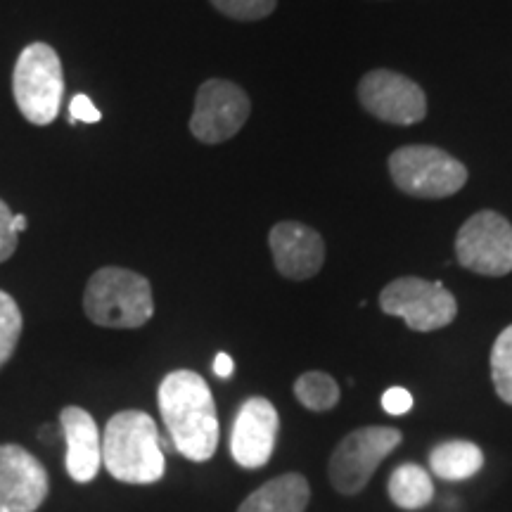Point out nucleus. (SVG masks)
Instances as JSON below:
<instances>
[{
  "label": "nucleus",
  "instance_id": "nucleus-25",
  "mask_svg": "<svg viewBox=\"0 0 512 512\" xmlns=\"http://www.w3.org/2000/svg\"><path fill=\"white\" fill-rule=\"evenodd\" d=\"M214 373L221 377V380H226V377H230L235 373V361L230 358L228 354H216L214 358Z\"/></svg>",
  "mask_w": 512,
  "mask_h": 512
},
{
  "label": "nucleus",
  "instance_id": "nucleus-23",
  "mask_svg": "<svg viewBox=\"0 0 512 512\" xmlns=\"http://www.w3.org/2000/svg\"><path fill=\"white\" fill-rule=\"evenodd\" d=\"M382 408L389 415H406L413 408V396L408 389L392 387L382 394Z\"/></svg>",
  "mask_w": 512,
  "mask_h": 512
},
{
  "label": "nucleus",
  "instance_id": "nucleus-11",
  "mask_svg": "<svg viewBox=\"0 0 512 512\" xmlns=\"http://www.w3.org/2000/svg\"><path fill=\"white\" fill-rule=\"evenodd\" d=\"M280 418L264 396H252L240 406L230 427V456L245 470H259L273 456Z\"/></svg>",
  "mask_w": 512,
  "mask_h": 512
},
{
  "label": "nucleus",
  "instance_id": "nucleus-22",
  "mask_svg": "<svg viewBox=\"0 0 512 512\" xmlns=\"http://www.w3.org/2000/svg\"><path fill=\"white\" fill-rule=\"evenodd\" d=\"M12 219H15V214H12L8 204L0 200V264L15 254L19 242V235L12 230Z\"/></svg>",
  "mask_w": 512,
  "mask_h": 512
},
{
  "label": "nucleus",
  "instance_id": "nucleus-15",
  "mask_svg": "<svg viewBox=\"0 0 512 512\" xmlns=\"http://www.w3.org/2000/svg\"><path fill=\"white\" fill-rule=\"evenodd\" d=\"M311 489L304 475L285 472L252 491L238 512H304L309 508Z\"/></svg>",
  "mask_w": 512,
  "mask_h": 512
},
{
  "label": "nucleus",
  "instance_id": "nucleus-12",
  "mask_svg": "<svg viewBox=\"0 0 512 512\" xmlns=\"http://www.w3.org/2000/svg\"><path fill=\"white\" fill-rule=\"evenodd\" d=\"M48 491V472L34 453L17 444L0 446V512H36Z\"/></svg>",
  "mask_w": 512,
  "mask_h": 512
},
{
  "label": "nucleus",
  "instance_id": "nucleus-2",
  "mask_svg": "<svg viewBox=\"0 0 512 512\" xmlns=\"http://www.w3.org/2000/svg\"><path fill=\"white\" fill-rule=\"evenodd\" d=\"M102 465L124 484H155L164 477L166 460L157 422L143 411L112 415L102 434Z\"/></svg>",
  "mask_w": 512,
  "mask_h": 512
},
{
  "label": "nucleus",
  "instance_id": "nucleus-4",
  "mask_svg": "<svg viewBox=\"0 0 512 512\" xmlns=\"http://www.w3.org/2000/svg\"><path fill=\"white\" fill-rule=\"evenodd\" d=\"M12 93L24 119L36 126L53 124L64 95L60 55L48 43H31L22 50L12 74Z\"/></svg>",
  "mask_w": 512,
  "mask_h": 512
},
{
  "label": "nucleus",
  "instance_id": "nucleus-20",
  "mask_svg": "<svg viewBox=\"0 0 512 512\" xmlns=\"http://www.w3.org/2000/svg\"><path fill=\"white\" fill-rule=\"evenodd\" d=\"M22 311L8 292L0 290V368L15 354L19 335H22Z\"/></svg>",
  "mask_w": 512,
  "mask_h": 512
},
{
  "label": "nucleus",
  "instance_id": "nucleus-14",
  "mask_svg": "<svg viewBox=\"0 0 512 512\" xmlns=\"http://www.w3.org/2000/svg\"><path fill=\"white\" fill-rule=\"evenodd\" d=\"M60 425L67 441V472L74 482H93L102 465V439L93 415L79 406H67L60 413Z\"/></svg>",
  "mask_w": 512,
  "mask_h": 512
},
{
  "label": "nucleus",
  "instance_id": "nucleus-18",
  "mask_svg": "<svg viewBox=\"0 0 512 512\" xmlns=\"http://www.w3.org/2000/svg\"><path fill=\"white\" fill-rule=\"evenodd\" d=\"M294 396L309 411L325 413L337 406L342 392H339L335 377L320 373V370H309V373L299 375L297 382H294Z\"/></svg>",
  "mask_w": 512,
  "mask_h": 512
},
{
  "label": "nucleus",
  "instance_id": "nucleus-10",
  "mask_svg": "<svg viewBox=\"0 0 512 512\" xmlns=\"http://www.w3.org/2000/svg\"><path fill=\"white\" fill-rule=\"evenodd\" d=\"M363 110L394 126H413L427 117L425 91L408 76L392 69H373L358 81Z\"/></svg>",
  "mask_w": 512,
  "mask_h": 512
},
{
  "label": "nucleus",
  "instance_id": "nucleus-8",
  "mask_svg": "<svg viewBox=\"0 0 512 512\" xmlns=\"http://www.w3.org/2000/svg\"><path fill=\"white\" fill-rule=\"evenodd\" d=\"M458 264L467 271L501 278L512 271V226L498 211L470 216L456 235Z\"/></svg>",
  "mask_w": 512,
  "mask_h": 512
},
{
  "label": "nucleus",
  "instance_id": "nucleus-5",
  "mask_svg": "<svg viewBox=\"0 0 512 512\" xmlns=\"http://www.w3.org/2000/svg\"><path fill=\"white\" fill-rule=\"evenodd\" d=\"M396 188L420 200H441L465 188L467 169L456 157L432 145H406L389 157Z\"/></svg>",
  "mask_w": 512,
  "mask_h": 512
},
{
  "label": "nucleus",
  "instance_id": "nucleus-1",
  "mask_svg": "<svg viewBox=\"0 0 512 512\" xmlns=\"http://www.w3.org/2000/svg\"><path fill=\"white\" fill-rule=\"evenodd\" d=\"M157 403L176 451L192 463H207L221 434L207 380L192 370H174L159 384Z\"/></svg>",
  "mask_w": 512,
  "mask_h": 512
},
{
  "label": "nucleus",
  "instance_id": "nucleus-24",
  "mask_svg": "<svg viewBox=\"0 0 512 512\" xmlns=\"http://www.w3.org/2000/svg\"><path fill=\"white\" fill-rule=\"evenodd\" d=\"M69 117L72 121H81V124H98L102 119V114L98 107L93 105V100L88 98V95H74L72 98V105H69Z\"/></svg>",
  "mask_w": 512,
  "mask_h": 512
},
{
  "label": "nucleus",
  "instance_id": "nucleus-16",
  "mask_svg": "<svg viewBox=\"0 0 512 512\" xmlns=\"http://www.w3.org/2000/svg\"><path fill=\"white\" fill-rule=\"evenodd\" d=\"M432 472L446 482H463V479L475 477L484 467L482 448L472 441L451 439L441 441L430 453Z\"/></svg>",
  "mask_w": 512,
  "mask_h": 512
},
{
  "label": "nucleus",
  "instance_id": "nucleus-7",
  "mask_svg": "<svg viewBox=\"0 0 512 512\" xmlns=\"http://www.w3.org/2000/svg\"><path fill=\"white\" fill-rule=\"evenodd\" d=\"M380 309L387 316L403 318L413 332H434L451 325L458 316V302L441 283L406 275L380 292Z\"/></svg>",
  "mask_w": 512,
  "mask_h": 512
},
{
  "label": "nucleus",
  "instance_id": "nucleus-9",
  "mask_svg": "<svg viewBox=\"0 0 512 512\" xmlns=\"http://www.w3.org/2000/svg\"><path fill=\"white\" fill-rule=\"evenodd\" d=\"M252 114V102L238 83L226 79L204 81L197 91L190 133L204 145L226 143L238 136Z\"/></svg>",
  "mask_w": 512,
  "mask_h": 512
},
{
  "label": "nucleus",
  "instance_id": "nucleus-26",
  "mask_svg": "<svg viewBox=\"0 0 512 512\" xmlns=\"http://www.w3.org/2000/svg\"><path fill=\"white\" fill-rule=\"evenodd\" d=\"M12 230H15V233L19 235L22 233V230H27V216H15V219H12Z\"/></svg>",
  "mask_w": 512,
  "mask_h": 512
},
{
  "label": "nucleus",
  "instance_id": "nucleus-3",
  "mask_svg": "<svg viewBox=\"0 0 512 512\" xmlns=\"http://www.w3.org/2000/svg\"><path fill=\"white\" fill-rule=\"evenodd\" d=\"M86 316L100 328H143L155 313V299L147 278L128 268H100L83 292Z\"/></svg>",
  "mask_w": 512,
  "mask_h": 512
},
{
  "label": "nucleus",
  "instance_id": "nucleus-19",
  "mask_svg": "<svg viewBox=\"0 0 512 512\" xmlns=\"http://www.w3.org/2000/svg\"><path fill=\"white\" fill-rule=\"evenodd\" d=\"M491 380L501 401L512 406V325L496 337L491 349Z\"/></svg>",
  "mask_w": 512,
  "mask_h": 512
},
{
  "label": "nucleus",
  "instance_id": "nucleus-13",
  "mask_svg": "<svg viewBox=\"0 0 512 512\" xmlns=\"http://www.w3.org/2000/svg\"><path fill=\"white\" fill-rule=\"evenodd\" d=\"M275 268L283 278L309 280L325 264V242L318 230L297 221L275 223L268 233Z\"/></svg>",
  "mask_w": 512,
  "mask_h": 512
},
{
  "label": "nucleus",
  "instance_id": "nucleus-21",
  "mask_svg": "<svg viewBox=\"0 0 512 512\" xmlns=\"http://www.w3.org/2000/svg\"><path fill=\"white\" fill-rule=\"evenodd\" d=\"M221 15L230 19H238V22H259L273 15L278 0H209Z\"/></svg>",
  "mask_w": 512,
  "mask_h": 512
},
{
  "label": "nucleus",
  "instance_id": "nucleus-17",
  "mask_svg": "<svg viewBox=\"0 0 512 512\" xmlns=\"http://www.w3.org/2000/svg\"><path fill=\"white\" fill-rule=\"evenodd\" d=\"M389 498L401 510H422L432 503L434 484L430 472L415 463L396 467L387 484Z\"/></svg>",
  "mask_w": 512,
  "mask_h": 512
},
{
  "label": "nucleus",
  "instance_id": "nucleus-6",
  "mask_svg": "<svg viewBox=\"0 0 512 512\" xmlns=\"http://www.w3.org/2000/svg\"><path fill=\"white\" fill-rule=\"evenodd\" d=\"M403 441L396 427L370 425L349 432L332 451L328 463L330 484L342 496H356L366 489L375 470Z\"/></svg>",
  "mask_w": 512,
  "mask_h": 512
}]
</instances>
